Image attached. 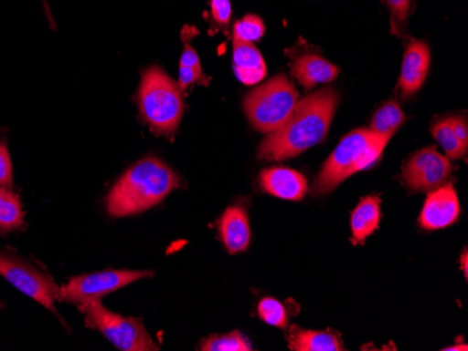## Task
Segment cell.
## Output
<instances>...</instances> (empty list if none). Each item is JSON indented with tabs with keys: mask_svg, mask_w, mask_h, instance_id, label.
<instances>
[{
	"mask_svg": "<svg viewBox=\"0 0 468 351\" xmlns=\"http://www.w3.org/2000/svg\"><path fill=\"white\" fill-rule=\"evenodd\" d=\"M7 191H9V188L0 187V201L6 196Z\"/></svg>",
	"mask_w": 468,
	"mask_h": 351,
	"instance_id": "32",
	"label": "cell"
},
{
	"mask_svg": "<svg viewBox=\"0 0 468 351\" xmlns=\"http://www.w3.org/2000/svg\"><path fill=\"white\" fill-rule=\"evenodd\" d=\"M180 187V178L162 160L146 157L115 182L105 201L112 217L141 214Z\"/></svg>",
	"mask_w": 468,
	"mask_h": 351,
	"instance_id": "2",
	"label": "cell"
},
{
	"mask_svg": "<svg viewBox=\"0 0 468 351\" xmlns=\"http://www.w3.org/2000/svg\"><path fill=\"white\" fill-rule=\"evenodd\" d=\"M0 187H13V164L9 149L5 141H0Z\"/></svg>",
	"mask_w": 468,
	"mask_h": 351,
	"instance_id": "27",
	"label": "cell"
},
{
	"mask_svg": "<svg viewBox=\"0 0 468 351\" xmlns=\"http://www.w3.org/2000/svg\"><path fill=\"white\" fill-rule=\"evenodd\" d=\"M380 216L378 196H367L359 201L351 217L352 240L355 243H364L378 230Z\"/></svg>",
	"mask_w": 468,
	"mask_h": 351,
	"instance_id": "17",
	"label": "cell"
},
{
	"mask_svg": "<svg viewBox=\"0 0 468 351\" xmlns=\"http://www.w3.org/2000/svg\"><path fill=\"white\" fill-rule=\"evenodd\" d=\"M259 315L265 324L271 326L282 327L288 326L289 314L285 305L275 298H262L259 304Z\"/></svg>",
	"mask_w": 468,
	"mask_h": 351,
	"instance_id": "23",
	"label": "cell"
},
{
	"mask_svg": "<svg viewBox=\"0 0 468 351\" xmlns=\"http://www.w3.org/2000/svg\"><path fill=\"white\" fill-rule=\"evenodd\" d=\"M289 348L293 351H343V340L335 332L325 330L302 329V327L292 325L288 332Z\"/></svg>",
	"mask_w": 468,
	"mask_h": 351,
	"instance_id": "16",
	"label": "cell"
},
{
	"mask_svg": "<svg viewBox=\"0 0 468 351\" xmlns=\"http://www.w3.org/2000/svg\"><path fill=\"white\" fill-rule=\"evenodd\" d=\"M152 276L154 272L147 271H104L80 274L60 287V301L75 304L81 309L125 285Z\"/></svg>",
	"mask_w": 468,
	"mask_h": 351,
	"instance_id": "7",
	"label": "cell"
},
{
	"mask_svg": "<svg viewBox=\"0 0 468 351\" xmlns=\"http://www.w3.org/2000/svg\"><path fill=\"white\" fill-rule=\"evenodd\" d=\"M139 111L154 132L173 136L184 115L183 90L162 67H147L142 72L138 96Z\"/></svg>",
	"mask_w": 468,
	"mask_h": 351,
	"instance_id": "4",
	"label": "cell"
},
{
	"mask_svg": "<svg viewBox=\"0 0 468 351\" xmlns=\"http://www.w3.org/2000/svg\"><path fill=\"white\" fill-rule=\"evenodd\" d=\"M431 132H432L435 140L441 144L444 156L448 157L449 160L464 159L467 151L462 148V144L454 135L451 117L436 119L431 127Z\"/></svg>",
	"mask_w": 468,
	"mask_h": 351,
	"instance_id": "20",
	"label": "cell"
},
{
	"mask_svg": "<svg viewBox=\"0 0 468 351\" xmlns=\"http://www.w3.org/2000/svg\"><path fill=\"white\" fill-rule=\"evenodd\" d=\"M198 30L194 28L193 26H186V27L183 28V31H181L184 51L183 55H181L180 67H189V69H194L196 72L202 73V75H204L201 62H199L198 54H197L196 49L193 48V44H191V39H193L194 36H198Z\"/></svg>",
	"mask_w": 468,
	"mask_h": 351,
	"instance_id": "24",
	"label": "cell"
},
{
	"mask_svg": "<svg viewBox=\"0 0 468 351\" xmlns=\"http://www.w3.org/2000/svg\"><path fill=\"white\" fill-rule=\"evenodd\" d=\"M452 164L435 148L422 149L402 167V182L412 192H431L449 180Z\"/></svg>",
	"mask_w": 468,
	"mask_h": 351,
	"instance_id": "9",
	"label": "cell"
},
{
	"mask_svg": "<svg viewBox=\"0 0 468 351\" xmlns=\"http://www.w3.org/2000/svg\"><path fill=\"white\" fill-rule=\"evenodd\" d=\"M292 75L307 91L322 83H330L339 75V67L317 54H304L292 64Z\"/></svg>",
	"mask_w": 468,
	"mask_h": 351,
	"instance_id": "14",
	"label": "cell"
},
{
	"mask_svg": "<svg viewBox=\"0 0 468 351\" xmlns=\"http://www.w3.org/2000/svg\"><path fill=\"white\" fill-rule=\"evenodd\" d=\"M25 227V213L21 209L17 193L7 191L6 196L0 201V235L15 232Z\"/></svg>",
	"mask_w": 468,
	"mask_h": 351,
	"instance_id": "19",
	"label": "cell"
},
{
	"mask_svg": "<svg viewBox=\"0 0 468 351\" xmlns=\"http://www.w3.org/2000/svg\"><path fill=\"white\" fill-rule=\"evenodd\" d=\"M390 139L376 135L370 129L352 130L344 136L323 165L322 171L318 172L313 183L312 195H328L346 178L369 169L378 161Z\"/></svg>",
	"mask_w": 468,
	"mask_h": 351,
	"instance_id": "3",
	"label": "cell"
},
{
	"mask_svg": "<svg viewBox=\"0 0 468 351\" xmlns=\"http://www.w3.org/2000/svg\"><path fill=\"white\" fill-rule=\"evenodd\" d=\"M80 311L84 314L86 326L100 332L120 350H159V346L149 336L141 319L112 313L102 306L100 301L89 304Z\"/></svg>",
	"mask_w": 468,
	"mask_h": 351,
	"instance_id": "6",
	"label": "cell"
},
{
	"mask_svg": "<svg viewBox=\"0 0 468 351\" xmlns=\"http://www.w3.org/2000/svg\"><path fill=\"white\" fill-rule=\"evenodd\" d=\"M233 72L246 86H254L264 80L267 65L254 44L233 41Z\"/></svg>",
	"mask_w": 468,
	"mask_h": 351,
	"instance_id": "15",
	"label": "cell"
},
{
	"mask_svg": "<svg viewBox=\"0 0 468 351\" xmlns=\"http://www.w3.org/2000/svg\"><path fill=\"white\" fill-rule=\"evenodd\" d=\"M460 262H462V269L464 272V276L467 277V250L463 251L462 258H460Z\"/></svg>",
	"mask_w": 468,
	"mask_h": 351,
	"instance_id": "30",
	"label": "cell"
},
{
	"mask_svg": "<svg viewBox=\"0 0 468 351\" xmlns=\"http://www.w3.org/2000/svg\"><path fill=\"white\" fill-rule=\"evenodd\" d=\"M262 191L285 201H302L307 193V180L301 172L285 167H272L260 174Z\"/></svg>",
	"mask_w": 468,
	"mask_h": 351,
	"instance_id": "12",
	"label": "cell"
},
{
	"mask_svg": "<svg viewBox=\"0 0 468 351\" xmlns=\"http://www.w3.org/2000/svg\"><path fill=\"white\" fill-rule=\"evenodd\" d=\"M443 350H467V345L453 346V347L443 348Z\"/></svg>",
	"mask_w": 468,
	"mask_h": 351,
	"instance_id": "31",
	"label": "cell"
},
{
	"mask_svg": "<svg viewBox=\"0 0 468 351\" xmlns=\"http://www.w3.org/2000/svg\"><path fill=\"white\" fill-rule=\"evenodd\" d=\"M194 85H209V77L202 73L196 72L194 69L189 67H181L178 70V86L181 90L186 91L189 88H193Z\"/></svg>",
	"mask_w": 468,
	"mask_h": 351,
	"instance_id": "28",
	"label": "cell"
},
{
	"mask_svg": "<svg viewBox=\"0 0 468 351\" xmlns=\"http://www.w3.org/2000/svg\"><path fill=\"white\" fill-rule=\"evenodd\" d=\"M265 25L262 18L255 15H247L233 26V41L254 44L264 36Z\"/></svg>",
	"mask_w": 468,
	"mask_h": 351,
	"instance_id": "22",
	"label": "cell"
},
{
	"mask_svg": "<svg viewBox=\"0 0 468 351\" xmlns=\"http://www.w3.org/2000/svg\"><path fill=\"white\" fill-rule=\"evenodd\" d=\"M404 120H406V115L399 108V104L396 101H388L373 115L370 130L376 135L391 138Z\"/></svg>",
	"mask_w": 468,
	"mask_h": 351,
	"instance_id": "18",
	"label": "cell"
},
{
	"mask_svg": "<svg viewBox=\"0 0 468 351\" xmlns=\"http://www.w3.org/2000/svg\"><path fill=\"white\" fill-rule=\"evenodd\" d=\"M338 101V93L334 88H323L297 101L282 127L270 133L260 144L259 159L282 161L322 143L330 129Z\"/></svg>",
	"mask_w": 468,
	"mask_h": 351,
	"instance_id": "1",
	"label": "cell"
},
{
	"mask_svg": "<svg viewBox=\"0 0 468 351\" xmlns=\"http://www.w3.org/2000/svg\"><path fill=\"white\" fill-rule=\"evenodd\" d=\"M459 216L460 201L456 191L452 183H444L431 191L420 212V224L423 230L435 232L453 224Z\"/></svg>",
	"mask_w": 468,
	"mask_h": 351,
	"instance_id": "10",
	"label": "cell"
},
{
	"mask_svg": "<svg viewBox=\"0 0 468 351\" xmlns=\"http://www.w3.org/2000/svg\"><path fill=\"white\" fill-rule=\"evenodd\" d=\"M210 18L215 31L228 30L231 20L230 0H210Z\"/></svg>",
	"mask_w": 468,
	"mask_h": 351,
	"instance_id": "26",
	"label": "cell"
},
{
	"mask_svg": "<svg viewBox=\"0 0 468 351\" xmlns=\"http://www.w3.org/2000/svg\"><path fill=\"white\" fill-rule=\"evenodd\" d=\"M0 308H4V304L0 303Z\"/></svg>",
	"mask_w": 468,
	"mask_h": 351,
	"instance_id": "33",
	"label": "cell"
},
{
	"mask_svg": "<svg viewBox=\"0 0 468 351\" xmlns=\"http://www.w3.org/2000/svg\"><path fill=\"white\" fill-rule=\"evenodd\" d=\"M430 46L420 39H411L404 52L399 80V90L404 98H410L422 88L430 73Z\"/></svg>",
	"mask_w": 468,
	"mask_h": 351,
	"instance_id": "11",
	"label": "cell"
},
{
	"mask_svg": "<svg viewBox=\"0 0 468 351\" xmlns=\"http://www.w3.org/2000/svg\"><path fill=\"white\" fill-rule=\"evenodd\" d=\"M452 128H453L454 135H456L457 140L462 144V148L467 151L468 149V127L467 118L463 115H457V117H451Z\"/></svg>",
	"mask_w": 468,
	"mask_h": 351,
	"instance_id": "29",
	"label": "cell"
},
{
	"mask_svg": "<svg viewBox=\"0 0 468 351\" xmlns=\"http://www.w3.org/2000/svg\"><path fill=\"white\" fill-rule=\"evenodd\" d=\"M219 234L223 245L231 255L243 253L249 248L251 232L249 214L243 204H233L226 209L219 222Z\"/></svg>",
	"mask_w": 468,
	"mask_h": 351,
	"instance_id": "13",
	"label": "cell"
},
{
	"mask_svg": "<svg viewBox=\"0 0 468 351\" xmlns=\"http://www.w3.org/2000/svg\"><path fill=\"white\" fill-rule=\"evenodd\" d=\"M297 101L299 93L293 83L285 75H278L247 94L244 111L254 129L270 135L288 120Z\"/></svg>",
	"mask_w": 468,
	"mask_h": 351,
	"instance_id": "5",
	"label": "cell"
},
{
	"mask_svg": "<svg viewBox=\"0 0 468 351\" xmlns=\"http://www.w3.org/2000/svg\"><path fill=\"white\" fill-rule=\"evenodd\" d=\"M202 351H251L252 346L246 336L239 330L230 334L214 335L202 340L199 345Z\"/></svg>",
	"mask_w": 468,
	"mask_h": 351,
	"instance_id": "21",
	"label": "cell"
},
{
	"mask_svg": "<svg viewBox=\"0 0 468 351\" xmlns=\"http://www.w3.org/2000/svg\"><path fill=\"white\" fill-rule=\"evenodd\" d=\"M0 276H4L18 292L58 315L55 304L60 301V287L48 274L16 256L0 253Z\"/></svg>",
	"mask_w": 468,
	"mask_h": 351,
	"instance_id": "8",
	"label": "cell"
},
{
	"mask_svg": "<svg viewBox=\"0 0 468 351\" xmlns=\"http://www.w3.org/2000/svg\"><path fill=\"white\" fill-rule=\"evenodd\" d=\"M391 17V33L399 34L406 27L411 12L412 0H385Z\"/></svg>",
	"mask_w": 468,
	"mask_h": 351,
	"instance_id": "25",
	"label": "cell"
}]
</instances>
